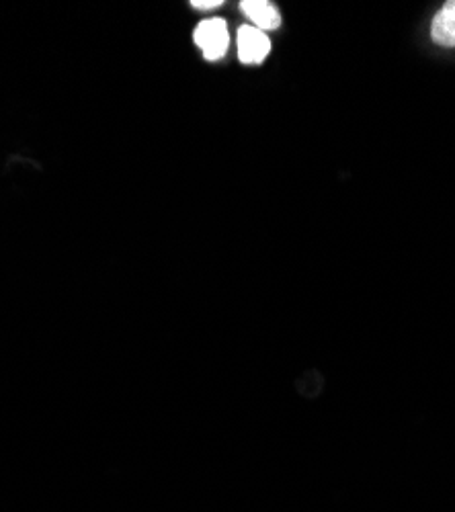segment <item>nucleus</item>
<instances>
[{
    "mask_svg": "<svg viewBox=\"0 0 455 512\" xmlns=\"http://www.w3.org/2000/svg\"><path fill=\"white\" fill-rule=\"evenodd\" d=\"M240 11L261 31H271L281 25L279 11L267 0H244V3H240Z\"/></svg>",
    "mask_w": 455,
    "mask_h": 512,
    "instance_id": "3",
    "label": "nucleus"
},
{
    "mask_svg": "<svg viewBox=\"0 0 455 512\" xmlns=\"http://www.w3.org/2000/svg\"><path fill=\"white\" fill-rule=\"evenodd\" d=\"M238 58L242 64H261L271 52V39L265 31L244 25L238 29Z\"/></svg>",
    "mask_w": 455,
    "mask_h": 512,
    "instance_id": "2",
    "label": "nucleus"
},
{
    "mask_svg": "<svg viewBox=\"0 0 455 512\" xmlns=\"http://www.w3.org/2000/svg\"><path fill=\"white\" fill-rule=\"evenodd\" d=\"M431 37L443 48H455V3H445L435 15Z\"/></svg>",
    "mask_w": 455,
    "mask_h": 512,
    "instance_id": "4",
    "label": "nucleus"
},
{
    "mask_svg": "<svg viewBox=\"0 0 455 512\" xmlns=\"http://www.w3.org/2000/svg\"><path fill=\"white\" fill-rule=\"evenodd\" d=\"M193 39L208 60H220L228 52L230 37L228 27L222 19L201 21L193 33Z\"/></svg>",
    "mask_w": 455,
    "mask_h": 512,
    "instance_id": "1",
    "label": "nucleus"
},
{
    "mask_svg": "<svg viewBox=\"0 0 455 512\" xmlns=\"http://www.w3.org/2000/svg\"><path fill=\"white\" fill-rule=\"evenodd\" d=\"M191 7L199 9V11H210V9L222 7V0H193Z\"/></svg>",
    "mask_w": 455,
    "mask_h": 512,
    "instance_id": "5",
    "label": "nucleus"
}]
</instances>
